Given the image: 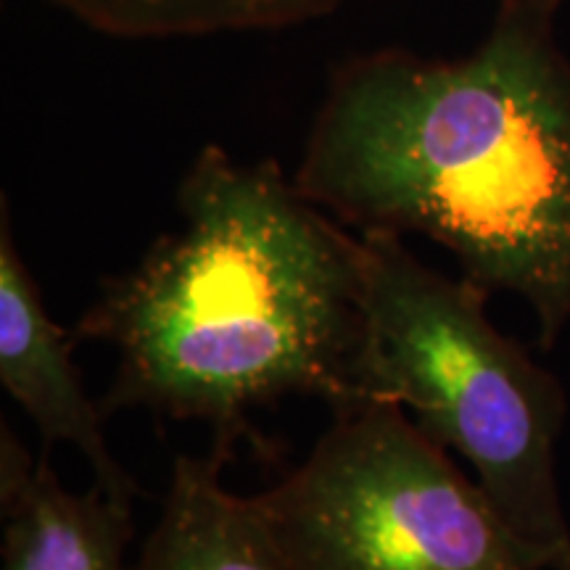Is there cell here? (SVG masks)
I'll list each match as a JSON object with an SVG mask.
<instances>
[{
	"instance_id": "6da1fadb",
	"label": "cell",
	"mask_w": 570,
	"mask_h": 570,
	"mask_svg": "<svg viewBox=\"0 0 570 570\" xmlns=\"http://www.w3.org/2000/svg\"><path fill=\"white\" fill-rule=\"evenodd\" d=\"M560 0H502L479 48L341 63L294 183L356 233L425 235L483 291L523 298L539 344L570 323V59Z\"/></svg>"
},
{
	"instance_id": "7a4b0ae2",
	"label": "cell",
	"mask_w": 570,
	"mask_h": 570,
	"mask_svg": "<svg viewBox=\"0 0 570 570\" xmlns=\"http://www.w3.org/2000/svg\"><path fill=\"white\" fill-rule=\"evenodd\" d=\"M180 227L109 277L75 336L117 348L104 417L204 420L214 441L288 396L365 404L360 235L312 204L275 161L198 151L177 190Z\"/></svg>"
},
{
	"instance_id": "3957f363",
	"label": "cell",
	"mask_w": 570,
	"mask_h": 570,
	"mask_svg": "<svg viewBox=\"0 0 570 570\" xmlns=\"http://www.w3.org/2000/svg\"><path fill=\"white\" fill-rule=\"evenodd\" d=\"M365 275V402L410 410L420 431L458 452L523 541L570 554L558 483L566 391L487 315L489 291L431 269L389 233H360Z\"/></svg>"
},
{
	"instance_id": "277c9868",
	"label": "cell",
	"mask_w": 570,
	"mask_h": 570,
	"mask_svg": "<svg viewBox=\"0 0 570 570\" xmlns=\"http://www.w3.org/2000/svg\"><path fill=\"white\" fill-rule=\"evenodd\" d=\"M294 570H552L402 407L365 402L256 494Z\"/></svg>"
},
{
	"instance_id": "5b68a950",
	"label": "cell",
	"mask_w": 570,
	"mask_h": 570,
	"mask_svg": "<svg viewBox=\"0 0 570 570\" xmlns=\"http://www.w3.org/2000/svg\"><path fill=\"white\" fill-rule=\"evenodd\" d=\"M80 338L53 323L40 288L21 262L3 202L0 219V383L38 425L46 452L71 444L90 462L96 487L132 504L138 483L111 458L104 439V412L85 391L75 354Z\"/></svg>"
},
{
	"instance_id": "8992f818",
	"label": "cell",
	"mask_w": 570,
	"mask_h": 570,
	"mask_svg": "<svg viewBox=\"0 0 570 570\" xmlns=\"http://www.w3.org/2000/svg\"><path fill=\"white\" fill-rule=\"evenodd\" d=\"M3 570H127L132 504L92 483L71 494L48 462L27 452L17 433L0 431Z\"/></svg>"
},
{
	"instance_id": "52a82bcc",
	"label": "cell",
	"mask_w": 570,
	"mask_h": 570,
	"mask_svg": "<svg viewBox=\"0 0 570 570\" xmlns=\"http://www.w3.org/2000/svg\"><path fill=\"white\" fill-rule=\"evenodd\" d=\"M233 446L177 458L167 499L135 570H294L254 497L225 489Z\"/></svg>"
},
{
	"instance_id": "ba28073f",
	"label": "cell",
	"mask_w": 570,
	"mask_h": 570,
	"mask_svg": "<svg viewBox=\"0 0 570 570\" xmlns=\"http://www.w3.org/2000/svg\"><path fill=\"white\" fill-rule=\"evenodd\" d=\"M92 32L119 40H185L288 30L348 0H48Z\"/></svg>"
},
{
	"instance_id": "9c48e42d",
	"label": "cell",
	"mask_w": 570,
	"mask_h": 570,
	"mask_svg": "<svg viewBox=\"0 0 570 570\" xmlns=\"http://www.w3.org/2000/svg\"><path fill=\"white\" fill-rule=\"evenodd\" d=\"M558 570H570V554H568V558H566V560H562V562H560V568H558Z\"/></svg>"
}]
</instances>
